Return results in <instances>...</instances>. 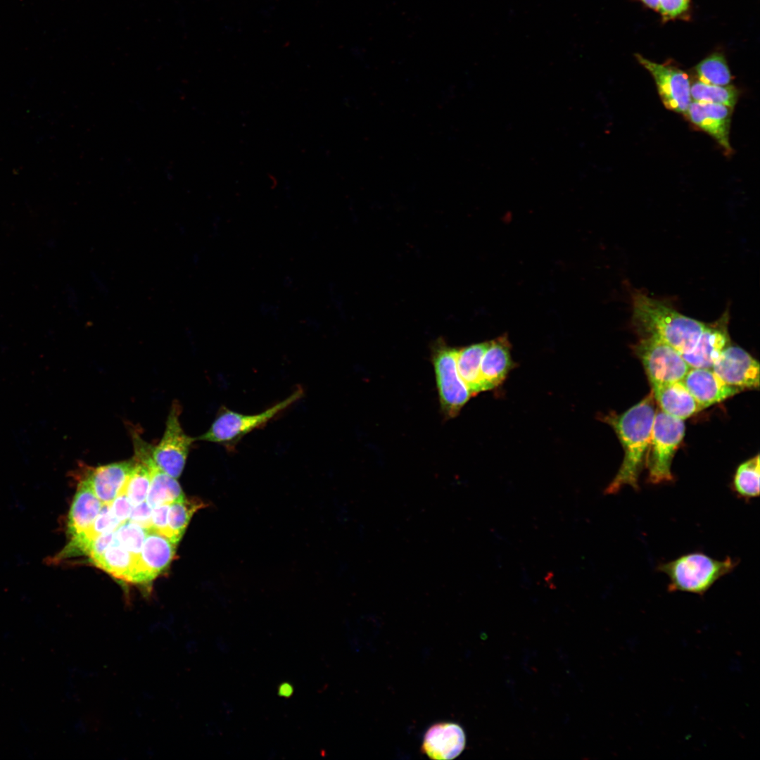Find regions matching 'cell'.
I'll return each mask as SVG.
<instances>
[{
    "label": "cell",
    "instance_id": "cell-1",
    "mask_svg": "<svg viewBox=\"0 0 760 760\" xmlns=\"http://www.w3.org/2000/svg\"><path fill=\"white\" fill-rule=\"evenodd\" d=\"M652 391L638 403L620 414L611 413L604 421L615 431L624 451L621 465L604 494L617 493L623 486L638 490L640 474L645 462L656 407Z\"/></svg>",
    "mask_w": 760,
    "mask_h": 760
},
{
    "label": "cell",
    "instance_id": "cell-2",
    "mask_svg": "<svg viewBox=\"0 0 760 760\" xmlns=\"http://www.w3.org/2000/svg\"><path fill=\"white\" fill-rule=\"evenodd\" d=\"M632 324L643 336H655L680 354L695 348L706 324L681 314L669 304L635 291L631 294Z\"/></svg>",
    "mask_w": 760,
    "mask_h": 760
},
{
    "label": "cell",
    "instance_id": "cell-3",
    "mask_svg": "<svg viewBox=\"0 0 760 760\" xmlns=\"http://www.w3.org/2000/svg\"><path fill=\"white\" fill-rule=\"evenodd\" d=\"M738 562L737 559L730 557L719 560L703 552H695L659 564L657 570L669 577V592L703 595L718 580L733 571Z\"/></svg>",
    "mask_w": 760,
    "mask_h": 760
},
{
    "label": "cell",
    "instance_id": "cell-4",
    "mask_svg": "<svg viewBox=\"0 0 760 760\" xmlns=\"http://www.w3.org/2000/svg\"><path fill=\"white\" fill-rule=\"evenodd\" d=\"M303 395L304 389L299 386L283 400L253 414H241L222 406L209 429L196 440L217 443L229 452H234L245 436L265 427L301 399Z\"/></svg>",
    "mask_w": 760,
    "mask_h": 760
},
{
    "label": "cell",
    "instance_id": "cell-5",
    "mask_svg": "<svg viewBox=\"0 0 760 760\" xmlns=\"http://www.w3.org/2000/svg\"><path fill=\"white\" fill-rule=\"evenodd\" d=\"M683 419L656 408L645 462L647 482L657 485L673 481L672 460L685 435Z\"/></svg>",
    "mask_w": 760,
    "mask_h": 760
},
{
    "label": "cell",
    "instance_id": "cell-6",
    "mask_svg": "<svg viewBox=\"0 0 760 760\" xmlns=\"http://www.w3.org/2000/svg\"><path fill=\"white\" fill-rule=\"evenodd\" d=\"M634 350L650 384L682 381L690 369L678 350L655 336L640 337Z\"/></svg>",
    "mask_w": 760,
    "mask_h": 760
},
{
    "label": "cell",
    "instance_id": "cell-7",
    "mask_svg": "<svg viewBox=\"0 0 760 760\" xmlns=\"http://www.w3.org/2000/svg\"><path fill=\"white\" fill-rule=\"evenodd\" d=\"M182 407L175 400L171 405L163 435L151 455L155 464L170 476L177 479L182 473L193 443L196 441L183 430L179 416Z\"/></svg>",
    "mask_w": 760,
    "mask_h": 760
},
{
    "label": "cell",
    "instance_id": "cell-8",
    "mask_svg": "<svg viewBox=\"0 0 760 760\" xmlns=\"http://www.w3.org/2000/svg\"><path fill=\"white\" fill-rule=\"evenodd\" d=\"M457 353L439 344L432 355L441 408L450 417H455L472 395L458 374Z\"/></svg>",
    "mask_w": 760,
    "mask_h": 760
},
{
    "label": "cell",
    "instance_id": "cell-9",
    "mask_svg": "<svg viewBox=\"0 0 760 760\" xmlns=\"http://www.w3.org/2000/svg\"><path fill=\"white\" fill-rule=\"evenodd\" d=\"M638 63L652 76L659 96L669 110L685 114L692 100L690 81L681 69L669 63H657L640 54H635Z\"/></svg>",
    "mask_w": 760,
    "mask_h": 760
},
{
    "label": "cell",
    "instance_id": "cell-10",
    "mask_svg": "<svg viewBox=\"0 0 760 760\" xmlns=\"http://www.w3.org/2000/svg\"><path fill=\"white\" fill-rule=\"evenodd\" d=\"M176 547L168 538L148 531L135 560L131 583L146 584L163 573L175 557Z\"/></svg>",
    "mask_w": 760,
    "mask_h": 760
},
{
    "label": "cell",
    "instance_id": "cell-11",
    "mask_svg": "<svg viewBox=\"0 0 760 760\" xmlns=\"http://www.w3.org/2000/svg\"><path fill=\"white\" fill-rule=\"evenodd\" d=\"M724 382L742 391L759 386V363L744 349L727 346L711 369Z\"/></svg>",
    "mask_w": 760,
    "mask_h": 760
},
{
    "label": "cell",
    "instance_id": "cell-12",
    "mask_svg": "<svg viewBox=\"0 0 760 760\" xmlns=\"http://www.w3.org/2000/svg\"><path fill=\"white\" fill-rule=\"evenodd\" d=\"M733 108L724 105L691 101L685 115L692 124L711 136L726 155L732 153L729 142Z\"/></svg>",
    "mask_w": 760,
    "mask_h": 760
},
{
    "label": "cell",
    "instance_id": "cell-13",
    "mask_svg": "<svg viewBox=\"0 0 760 760\" xmlns=\"http://www.w3.org/2000/svg\"><path fill=\"white\" fill-rule=\"evenodd\" d=\"M728 312L713 323L706 324L695 348L681 354L685 361L694 368L712 369L723 350L729 345Z\"/></svg>",
    "mask_w": 760,
    "mask_h": 760
},
{
    "label": "cell",
    "instance_id": "cell-14",
    "mask_svg": "<svg viewBox=\"0 0 760 760\" xmlns=\"http://www.w3.org/2000/svg\"><path fill=\"white\" fill-rule=\"evenodd\" d=\"M682 382L702 410L742 391L724 382L711 369L690 367Z\"/></svg>",
    "mask_w": 760,
    "mask_h": 760
},
{
    "label": "cell",
    "instance_id": "cell-15",
    "mask_svg": "<svg viewBox=\"0 0 760 760\" xmlns=\"http://www.w3.org/2000/svg\"><path fill=\"white\" fill-rule=\"evenodd\" d=\"M466 745L463 728L452 722H440L431 726L425 733L422 751L435 760L452 759L458 756Z\"/></svg>",
    "mask_w": 760,
    "mask_h": 760
},
{
    "label": "cell",
    "instance_id": "cell-16",
    "mask_svg": "<svg viewBox=\"0 0 760 760\" xmlns=\"http://www.w3.org/2000/svg\"><path fill=\"white\" fill-rule=\"evenodd\" d=\"M134 464L133 458L87 468L83 476L103 504H110L121 491Z\"/></svg>",
    "mask_w": 760,
    "mask_h": 760
},
{
    "label": "cell",
    "instance_id": "cell-17",
    "mask_svg": "<svg viewBox=\"0 0 760 760\" xmlns=\"http://www.w3.org/2000/svg\"><path fill=\"white\" fill-rule=\"evenodd\" d=\"M103 503L93 492L89 482L80 477L67 519L68 538L87 531L99 514Z\"/></svg>",
    "mask_w": 760,
    "mask_h": 760
},
{
    "label": "cell",
    "instance_id": "cell-18",
    "mask_svg": "<svg viewBox=\"0 0 760 760\" xmlns=\"http://www.w3.org/2000/svg\"><path fill=\"white\" fill-rule=\"evenodd\" d=\"M651 386L655 402L668 414L684 420L702 410L682 381Z\"/></svg>",
    "mask_w": 760,
    "mask_h": 760
},
{
    "label": "cell",
    "instance_id": "cell-19",
    "mask_svg": "<svg viewBox=\"0 0 760 760\" xmlns=\"http://www.w3.org/2000/svg\"><path fill=\"white\" fill-rule=\"evenodd\" d=\"M512 368L510 344L507 336L490 341L481 363L483 391L499 386Z\"/></svg>",
    "mask_w": 760,
    "mask_h": 760
},
{
    "label": "cell",
    "instance_id": "cell-20",
    "mask_svg": "<svg viewBox=\"0 0 760 760\" xmlns=\"http://www.w3.org/2000/svg\"><path fill=\"white\" fill-rule=\"evenodd\" d=\"M490 341L472 344L458 350L457 372L471 394L483 391L481 363Z\"/></svg>",
    "mask_w": 760,
    "mask_h": 760
},
{
    "label": "cell",
    "instance_id": "cell-21",
    "mask_svg": "<svg viewBox=\"0 0 760 760\" xmlns=\"http://www.w3.org/2000/svg\"><path fill=\"white\" fill-rule=\"evenodd\" d=\"M136 559L113 540L106 551L92 564L115 578L131 582Z\"/></svg>",
    "mask_w": 760,
    "mask_h": 760
},
{
    "label": "cell",
    "instance_id": "cell-22",
    "mask_svg": "<svg viewBox=\"0 0 760 760\" xmlns=\"http://www.w3.org/2000/svg\"><path fill=\"white\" fill-rule=\"evenodd\" d=\"M205 506L207 505L202 500L185 496L170 503L167 514V538L177 545L194 513Z\"/></svg>",
    "mask_w": 760,
    "mask_h": 760
},
{
    "label": "cell",
    "instance_id": "cell-23",
    "mask_svg": "<svg viewBox=\"0 0 760 760\" xmlns=\"http://www.w3.org/2000/svg\"><path fill=\"white\" fill-rule=\"evenodd\" d=\"M759 455L740 464L734 474L732 490L745 501L759 495Z\"/></svg>",
    "mask_w": 760,
    "mask_h": 760
},
{
    "label": "cell",
    "instance_id": "cell-24",
    "mask_svg": "<svg viewBox=\"0 0 760 760\" xmlns=\"http://www.w3.org/2000/svg\"><path fill=\"white\" fill-rule=\"evenodd\" d=\"M690 96L693 101L721 104L733 108L739 97V91L730 84L718 86L697 81L690 85Z\"/></svg>",
    "mask_w": 760,
    "mask_h": 760
},
{
    "label": "cell",
    "instance_id": "cell-25",
    "mask_svg": "<svg viewBox=\"0 0 760 760\" xmlns=\"http://www.w3.org/2000/svg\"><path fill=\"white\" fill-rule=\"evenodd\" d=\"M698 81L712 85H729L733 80L723 54L715 52L705 58L695 68Z\"/></svg>",
    "mask_w": 760,
    "mask_h": 760
},
{
    "label": "cell",
    "instance_id": "cell-26",
    "mask_svg": "<svg viewBox=\"0 0 760 760\" xmlns=\"http://www.w3.org/2000/svg\"><path fill=\"white\" fill-rule=\"evenodd\" d=\"M134 467L121 491L124 492L132 507L145 501L150 486V472L147 466L134 459Z\"/></svg>",
    "mask_w": 760,
    "mask_h": 760
},
{
    "label": "cell",
    "instance_id": "cell-27",
    "mask_svg": "<svg viewBox=\"0 0 760 760\" xmlns=\"http://www.w3.org/2000/svg\"><path fill=\"white\" fill-rule=\"evenodd\" d=\"M148 532L141 526L127 520L115 530L113 540L137 558Z\"/></svg>",
    "mask_w": 760,
    "mask_h": 760
},
{
    "label": "cell",
    "instance_id": "cell-28",
    "mask_svg": "<svg viewBox=\"0 0 760 760\" xmlns=\"http://www.w3.org/2000/svg\"><path fill=\"white\" fill-rule=\"evenodd\" d=\"M690 0H660L659 11L665 20L676 18L688 8Z\"/></svg>",
    "mask_w": 760,
    "mask_h": 760
},
{
    "label": "cell",
    "instance_id": "cell-29",
    "mask_svg": "<svg viewBox=\"0 0 760 760\" xmlns=\"http://www.w3.org/2000/svg\"><path fill=\"white\" fill-rule=\"evenodd\" d=\"M170 504H164L153 508L151 525L149 531H155L165 537L168 536L167 514Z\"/></svg>",
    "mask_w": 760,
    "mask_h": 760
},
{
    "label": "cell",
    "instance_id": "cell-30",
    "mask_svg": "<svg viewBox=\"0 0 760 760\" xmlns=\"http://www.w3.org/2000/svg\"><path fill=\"white\" fill-rule=\"evenodd\" d=\"M110 506L113 514L121 524L129 520L133 507L124 492L120 493L110 503Z\"/></svg>",
    "mask_w": 760,
    "mask_h": 760
},
{
    "label": "cell",
    "instance_id": "cell-31",
    "mask_svg": "<svg viewBox=\"0 0 760 760\" xmlns=\"http://www.w3.org/2000/svg\"><path fill=\"white\" fill-rule=\"evenodd\" d=\"M153 508L146 502H143L132 507L129 521L136 523L149 531L151 525Z\"/></svg>",
    "mask_w": 760,
    "mask_h": 760
},
{
    "label": "cell",
    "instance_id": "cell-32",
    "mask_svg": "<svg viewBox=\"0 0 760 760\" xmlns=\"http://www.w3.org/2000/svg\"><path fill=\"white\" fill-rule=\"evenodd\" d=\"M114 531L101 534L92 541L87 555L89 562L92 564L109 547L113 540Z\"/></svg>",
    "mask_w": 760,
    "mask_h": 760
},
{
    "label": "cell",
    "instance_id": "cell-33",
    "mask_svg": "<svg viewBox=\"0 0 760 760\" xmlns=\"http://www.w3.org/2000/svg\"><path fill=\"white\" fill-rule=\"evenodd\" d=\"M293 692V689L291 685L288 683H284L281 684L278 689V693L280 696L284 697H290Z\"/></svg>",
    "mask_w": 760,
    "mask_h": 760
},
{
    "label": "cell",
    "instance_id": "cell-34",
    "mask_svg": "<svg viewBox=\"0 0 760 760\" xmlns=\"http://www.w3.org/2000/svg\"><path fill=\"white\" fill-rule=\"evenodd\" d=\"M650 8L659 11L660 0H642Z\"/></svg>",
    "mask_w": 760,
    "mask_h": 760
}]
</instances>
